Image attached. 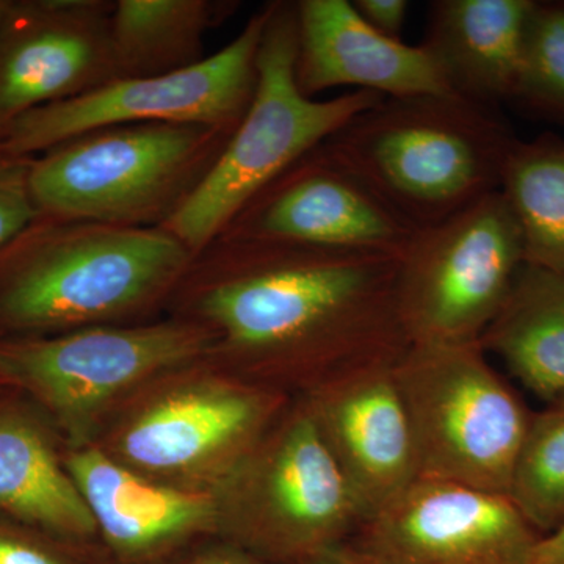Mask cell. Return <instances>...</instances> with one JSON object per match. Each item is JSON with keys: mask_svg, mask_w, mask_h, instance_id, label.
<instances>
[{"mask_svg": "<svg viewBox=\"0 0 564 564\" xmlns=\"http://www.w3.org/2000/svg\"><path fill=\"white\" fill-rule=\"evenodd\" d=\"M400 258L221 234L193 256L173 317L214 337L207 362L300 397L410 347L397 311Z\"/></svg>", "mask_w": 564, "mask_h": 564, "instance_id": "1", "label": "cell"}, {"mask_svg": "<svg viewBox=\"0 0 564 564\" xmlns=\"http://www.w3.org/2000/svg\"><path fill=\"white\" fill-rule=\"evenodd\" d=\"M193 259L161 228L39 215L0 248V334L41 339L148 323ZM6 340V343H10Z\"/></svg>", "mask_w": 564, "mask_h": 564, "instance_id": "2", "label": "cell"}, {"mask_svg": "<svg viewBox=\"0 0 564 564\" xmlns=\"http://www.w3.org/2000/svg\"><path fill=\"white\" fill-rule=\"evenodd\" d=\"M516 141L494 107L426 95L383 98L322 147L419 231L500 191Z\"/></svg>", "mask_w": 564, "mask_h": 564, "instance_id": "3", "label": "cell"}, {"mask_svg": "<svg viewBox=\"0 0 564 564\" xmlns=\"http://www.w3.org/2000/svg\"><path fill=\"white\" fill-rule=\"evenodd\" d=\"M234 132L135 122L80 133L35 155L33 203L50 217L162 228L209 174Z\"/></svg>", "mask_w": 564, "mask_h": 564, "instance_id": "4", "label": "cell"}, {"mask_svg": "<svg viewBox=\"0 0 564 564\" xmlns=\"http://www.w3.org/2000/svg\"><path fill=\"white\" fill-rule=\"evenodd\" d=\"M258 85L250 109L191 198L161 229L193 252L206 248L274 177L383 96L351 91L313 99L295 80V2L265 3Z\"/></svg>", "mask_w": 564, "mask_h": 564, "instance_id": "5", "label": "cell"}, {"mask_svg": "<svg viewBox=\"0 0 564 564\" xmlns=\"http://www.w3.org/2000/svg\"><path fill=\"white\" fill-rule=\"evenodd\" d=\"M215 494L229 543L272 564H314L362 522L300 399Z\"/></svg>", "mask_w": 564, "mask_h": 564, "instance_id": "6", "label": "cell"}, {"mask_svg": "<svg viewBox=\"0 0 564 564\" xmlns=\"http://www.w3.org/2000/svg\"><path fill=\"white\" fill-rule=\"evenodd\" d=\"M393 375L419 477L508 496L532 413L480 343L410 345Z\"/></svg>", "mask_w": 564, "mask_h": 564, "instance_id": "7", "label": "cell"}, {"mask_svg": "<svg viewBox=\"0 0 564 564\" xmlns=\"http://www.w3.org/2000/svg\"><path fill=\"white\" fill-rule=\"evenodd\" d=\"M525 265L502 192L419 229L399 261L397 311L410 345L480 343Z\"/></svg>", "mask_w": 564, "mask_h": 564, "instance_id": "8", "label": "cell"}, {"mask_svg": "<svg viewBox=\"0 0 564 564\" xmlns=\"http://www.w3.org/2000/svg\"><path fill=\"white\" fill-rule=\"evenodd\" d=\"M212 344L204 326L170 315L0 343V356L10 380L28 386L73 436H80L137 384L207 361Z\"/></svg>", "mask_w": 564, "mask_h": 564, "instance_id": "9", "label": "cell"}, {"mask_svg": "<svg viewBox=\"0 0 564 564\" xmlns=\"http://www.w3.org/2000/svg\"><path fill=\"white\" fill-rule=\"evenodd\" d=\"M265 21L263 6L231 43L192 68L148 79L113 80L79 98L29 111L0 137V147L35 158L80 133L135 122L236 131L254 98Z\"/></svg>", "mask_w": 564, "mask_h": 564, "instance_id": "10", "label": "cell"}, {"mask_svg": "<svg viewBox=\"0 0 564 564\" xmlns=\"http://www.w3.org/2000/svg\"><path fill=\"white\" fill-rule=\"evenodd\" d=\"M188 383L155 397L124 422L115 459L148 478L214 474L220 488L288 410L289 397L225 372Z\"/></svg>", "mask_w": 564, "mask_h": 564, "instance_id": "11", "label": "cell"}, {"mask_svg": "<svg viewBox=\"0 0 564 564\" xmlns=\"http://www.w3.org/2000/svg\"><path fill=\"white\" fill-rule=\"evenodd\" d=\"M541 538L503 494L419 477L347 545L372 564H533Z\"/></svg>", "mask_w": 564, "mask_h": 564, "instance_id": "12", "label": "cell"}, {"mask_svg": "<svg viewBox=\"0 0 564 564\" xmlns=\"http://www.w3.org/2000/svg\"><path fill=\"white\" fill-rule=\"evenodd\" d=\"M110 0H7L0 18V137L29 111L117 80Z\"/></svg>", "mask_w": 564, "mask_h": 564, "instance_id": "13", "label": "cell"}, {"mask_svg": "<svg viewBox=\"0 0 564 564\" xmlns=\"http://www.w3.org/2000/svg\"><path fill=\"white\" fill-rule=\"evenodd\" d=\"M415 232L321 144L269 182L221 234L402 258Z\"/></svg>", "mask_w": 564, "mask_h": 564, "instance_id": "14", "label": "cell"}, {"mask_svg": "<svg viewBox=\"0 0 564 564\" xmlns=\"http://www.w3.org/2000/svg\"><path fill=\"white\" fill-rule=\"evenodd\" d=\"M393 364L364 367L300 397L362 521L419 478L413 432Z\"/></svg>", "mask_w": 564, "mask_h": 564, "instance_id": "15", "label": "cell"}, {"mask_svg": "<svg viewBox=\"0 0 564 564\" xmlns=\"http://www.w3.org/2000/svg\"><path fill=\"white\" fill-rule=\"evenodd\" d=\"M295 13V80L307 98L343 87L383 98L455 95L423 44L386 39L348 0H300Z\"/></svg>", "mask_w": 564, "mask_h": 564, "instance_id": "16", "label": "cell"}, {"mask_svg": "<svg viewBox=\"0 0 564 564\" xmlns=\"http://www.w3.org/2000/svg\"><path fill=\"white\" fill-rule=\"evenodd\" d=\"M65 466L122 564L155 562L196 534L220 529L217 494L158 484L98 448L74 452Z\"/></svg>", "mask_w": 564, "mask_h": 564, "instance_id": "17", "label": "cell"}, {"mask_svg": "<svg viewBox=\"0 0 564 564\" xmlns=\"http://www.w3.org/2000/svg\"><path fill=\"white\" fill-rule=\"evenodd\" d=\"M534 0H436L423 46L455 95L496 107L513 101Z\"/></svg>", "mask_w": 564, "mask_h": 564, "instance_id": "18", "label": "cell"}, {"mask_svg": "<svg viewBox=\"0 0 564 564\" xmlns=\"http://www.w3.org/2000/svg\"><path fill=\"white\" fill-rule=\"evenodd\" d=\"M0 511L70 544L98 534L46 434L20 414H0Z\"/></svg>", "mask_w": 564, "mask_h": 564, "instance_id": "19", "label": "cell"}, {"mask_svg": "<svg viewBox=\"0 0 564 564\" xmlns=\"http://www.w3.org/2000/svg\"><path fill=\"white\" fill-rule=\"evenodd\" d=\"M480 345L540 399H564V274L525 263Z\"/></svg>", "mask_w": 564, "mask_h": 564, "instance_id": "20", "label": "cell"}, {"mask_svg": "<svg viewBox=\"0 0 564 564\" xmlns=\"http://www.w3.org/2000/svg\"><path fill=\"white\" fill-rule=\"evenodd\" d=\"M237 9L215 0H117L110 24L117 80L169 76L206 61V33Z\"/></svg>", "mask_w": 564, "mask_h": 564, "instance_id": "21", "label": "cell"}, {"mask_svg": "<svg viewBox=\"0 0 564 564\" xmlns=\"http://www.w3.org/2000/svg\"><path fill=\"white\" fill-rule=\"evenodd\" d=\"M500 192L513 212L527 265L564 274V140L516 141Z\"/></svg>", "mask_w": 564, "mask_h": 564, "instance_id": "22", "label": "cell"}, {"mask_svg": "<svg viewBox=\"0 0 564 564\" xmlns=\"http://www.w3.org/2000/svg\"><path fill=\"white\" fill-rule=\"evenodd\" d=\"M508 497L541 536L564 524V399L532 413Z\"/></svg>", "mask_w": 564, "mask_h": 564, "instance_id": "23", "label": "cell"}, {"mask_svg": "<svg viewBox=\"0 0 564 564\" xmlns=\"http://www.w3.org/2000/svg\"><path fill=\"white\" fill-rule=\"evenodd\" d=\"M513 101L564 122V3L534 2Z\"/></svg>", "mask_w": 564, "mask_h": 564, "instance_id": "24", "label": "cell"}, {"mask_svg": "<svg viewBox=\"0 0 564 564\" xmlns=\"http://www.w3.org/2000/svg\"><path fill=\"white\" fill-rule=\"evenodd\" d=\"M33 159L0 147V248L40 215L32 198Z\"/></svg>", "mask_w": 564, "mask_h": 564, "instance_id": "25", "label": "cell"}, {"mask_svg": "<svg viewBox=\"0 0 564 564\" xmlns=\"http://www.w3.org/2000/svg\"><path fill=\"white\" fill-rule=\"evenodd\" d=\"M359 17L386 39L402 41L410 2L406 0H355Z\"/></svg>", "mask_w": 564, "mask_h": 564, "instance_id": "26", "label": "cell"}, {"mask_svg": "<svg viewBox=\"0 0 564 564\" xmlns=\"http://www.w3.org/2000/svg\"><path fill=\"white\" fill-rule=\"evenodd\" d=\"M180 564H272L259 558L251 552L245 551L239 545L228 543L220 547L204 551Z\"/></svg>", "mask_w": 564, "mask_h": 564, "instance_id": "27", "label": "cell"}, {"mask_svg": "<svg viewBox=\"0 0 564 564\" xmlns=\"http://www.w3.org/2000/svg\"><path fill=\"white\" fill-rule=\"evenodd\" d=\"M533 564H564V524L541 538Z\"/></svg>", "mask_w": 564, "mask_h": 564, "instance_id": "28", "label": "cell"}, {"mask_svg": "<svg viewBox=\"0 0 564 564\" xmlns=\"http://www.w3.org/2000/svg\"><path fill=\"white\" fill-rule=\"evenodd\" d=\"M314 564H372L366 562L358 554L351 551L347 544L333 549L328 554L321 556Z\"/></svg>", "mask_w": 564, "mask_h": 564, "instance_id": "29", "label": "cell"}, {"mask_svg": "<svg viewBox=\"0 0 564 564\" xmlns=\"http://www.w3.org/2000/svg\"><path fill=\"white\" fill-rule=\"evenodd\" d=\"M0 378H7V380H10L9 373H7L6 364L2 361V356H0Z\"/></svg>", "mask_w": 564, "mask_h": 564, "instance_id": "30", "label": "cell"}, {"mask_svg": "<svg viewBox=\"0 0 564 564\" xmlns=\"http://www.w3.org/2000/svg\"><path fill=\"white\" fill-rule=\"evenodd\" d=\"M7 0H0V18H2L3 10H6Z\"/></svg>", "mask_w": 564, "mask_h": 564, "instance_id": "31", "label": "cell"}]
</instances>
